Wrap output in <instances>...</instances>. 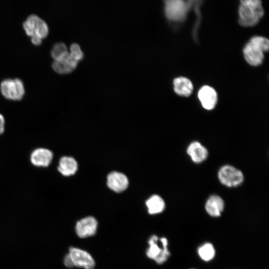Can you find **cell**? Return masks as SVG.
I'll return each instance as SVG.
<instances>
[{
    "mask_svg": "<svg viewBox=\"0 0 269 269\" xmlns=\"http://www.w3.org/2000/svg\"><path fill=\"white\" fill-rule=\"evenodd\" d=\"M264 14L262 1L260 0H241L239 8V23L245 27L256 25Z\"/></svg>",
    "mask_w": 269,
    "mask_h": 269,
    "instance_id": "cell-1",
    "label": "cell"
},
{
    "mask_svg": "<svg viewBox=\"0 0 269 269\" xmlns=\"http://www.w3.org/2000/svg\"><path fill=\"white\" fill-rule=\"evenodd\" d=\"M269 48L268 39L263 36L253 37L245 45L243 53L245 60L251 65H261L264 59L265 52Z\"/></svg>",
    "mask_w": 269,
    "mask_h": 269,
    "instance_id": "cell-2",
    "label": "cell"
},
{
    "mask_svg": "<svg viewBox=\"0 0 269 269\" xmlns=\"http://www.w3.org/2000/svg\"><path fill=\"white\" fill-rule=\"evenodd\" d=\"M160 239L161 245L158 243L159 238L152 235L148 241L149 247L146 250V256L154 260L157 264H161L165 262L170 256L167 249V240L165 238Z\"/></svg>",
    "mask_w": 269,
    "mask_h": 269,
    "instance_id": "cell-3",
    "label": "cell"
},
{
    "mask_svg": "<svg viewBox=\"0 0 269 269\" xmlns=\"http://www.w3.org/2000/svg\"><path fill=\"white\" fill-rule=\"evenodd\" d=\"M165 2V13L170 20L176 21L185 19L193 1L168 0Z\"/></svg>",
    "mask_w": 269,
    "mask_h": 269,
    "instance_id": "cell-4",
    "label": "cell"
},
{
    "mask_svg": "<svg viewBox=\"0 0 269 269\" xmlns=\"http://www.w3.org/2000/svg\"><path fill=\"white\" fill-rule=\"evenodd\" d=\"M0 91L6 98L12 100H19L24 94V87L19 78L5 79L0 83Z\"/></svg>",
    "mask_w": 269,
    "mask_h": 269,
    "instance_id": "cell-5",
    "label": "cell"
},
{
    "mask_svg": "<svg viewBox=\"0 0 269 269\" xmlns=\"http://www.w3.org/2000/svg\"><path fill=\"white\" fill-rule=\"evenodd\" d=\"M23 27L28 35L36 36L41 39L46 37L49 31L46 22L35 14L29 15L23 22Z\"/></svg>",
    "mask_w": 269,
    "mask_h": 269,
    "instance_id": "cell-6",
    "label": "cell"
},
{
    "mask_svg": "<svg viewBox=\"0 0 269 269\" xmlns=\"http://www.w3.org/2000/svg\"><path fill=\"white\" fill-rule=\"evenodd\" d=\"M218 178L222 184L228 187L237 186L244 180L242 172L231 165L222 167L219 171Z\"/></svg>",
    "mask_w": 269,
    "mask_h": 269,
    "instance_id": "cell-7",
    "label": "cell"
},
{
    "mask_svg": "<svg viewBox=\"0 0 269 269\" xmlns=\"http://www.w3.org/2000/svg\"><path fill=\"white\" fill-rule=\"evenodd\" d=\"M74 267L85 269H93L95 263L91 255L83 250L71 247L68 254Z\"/></svg>",
    "mask_w": 269,
    "mask_h": 269,
    "instance_id": "cell-8",
    "label": "cell"
},
{
    "mask_svg": "<svg viewBox=\"0 0 269 269\" xmlns=\"http://www.w3.org/2000/svg\"><path fill=\"white\" fill-rule=\"evenodd\" d=\"M97 227L96 219L92 216H88L77 222L75 231L78 236L85 238L94 236L97 232Z\"/></svg>",
    "mask_w": 269,
    "mask_h": 269,
    "instance_id": "cell-9",
    "label": "cell"
},
{
    "mask_svg": "<svg viewBox=\"0 0 269 269\" xmlns=\"http://www.w3.org/2000/svg\"><path fill=\"white\" fill-rule=\"evenodd\" d=\"M53 154L48 149L38 148L34 150L30 155L32 164L38 167H47L51 163Z\"/></svg>",
    "mask_w": 269,
    "mask_h": 269,
    "instance_id": "cell-10",
    "label": "cell"
},
{
    "mask_svg": "<svg viewBox=\"0 0 269 269\" xmlns=\"http://www.w3.org/2000/svg\"><path fill=\"white\" fill-rule=\"evenodd\" d=\"M78 60L70 52L63 58L54 60L52 66L53 69L58 73L63 74L72 71L77 66Z\"/></svg>",
    "mask_w": 269,
    "mask_h": 269,
    "instance_id": "cell-11",
    "label": "cell"
},
{
    "mask_svg": "<svg viewBox=\"0 0 269 269\" xmlns=\"http://www.w3.org/2000/svg\"><path fill=\"white\" fill-rule=\"evenodd\" d=\"M198 97L203 107L208 110H212L217 102L216 92L208 86H204L200 89Z\"/></svg>",
    "mask_w": 269,
    "mask_h": 269,
    "instance_id": "cell-12",
    "label": "cell"
},
{
    "mask_svg": "<svg viewBox=\"0 0 269 269\" xmlns=\"http://www.w3.org/2000/svg\"><path fill=\"white\" fill-rule=\"evenodd\" d=\"M129 181L122 173L112 171L107 177V185L109 188L116 192H121L127 189Z\"/></svg>",
    "mask_w": 269,
    "mask_h": 269,
    "instance_id": "cell-13",
    "label": "cell"
},
{
    "mask_svg": "<svg viewBox=\"0 0 269 269\" xmlns=\"http://www.w3.org/2000/svg\"><path fill=\"white\" fill-rule=\"evenodd\" d=\"M187 152L192 160L196 163L204 161L208 155L207 149L197 141L191 143L188 146Z\"/></svg>",
    "mask_w": 269,
    "mask_h": 269,
    "instance_id": "cell-14",
    "label": "cell"
},
{
    "mask_svg": "<svg viewBox=\"0 0 269 269\" xmlns=\"http://www.w3.org/2000/svg\"><path fill=\"white\" fill-rule=\"evenodd\" d=\"M173 85L175 92L181 96H189L193 89V85L190 80L183 77L174 79Z\"/></svg>",
    "mask_w": 269,
    "mask_h": 269,
    "instance_id": "cell-15",
    "label": "cell"
},
{
    "mask_svg": "<svg viewBox=\"0 0 269 269\" xmlns=\"http://www.w3.org/2000/svg\"><path fill=\"white\" fill-rule=\"evenodd\" d=\"M57 169L63 175L70 176L74 174L77 171L78 164L74 158L70 156H63L59 160Z\"/></svg>",
    "mask_w": 269,
    "mask_h": 269,
    "instance_id": "cell-16",
    "label": "cell"
},
{
    "mask_svg": "<svg viewBox=\"0 0 269 269\" xmlns=\"http://www.w3.org/2000/svg\"><path fill=\"white\" fill-rule=\"evenodd\" d=\"M224 208L223 199L217 195L211 196L207 201L205 209L208 213L212 216H220Z\"/></svg>",
    "mask_w": 269,
    "mask_h": 269,
    "instance_id": "cell-17",
    "label": "cell"
},
{
    "mask_svg": "<svg viewBox=\"0 0 269 269\" xmlns=\"http://www.w3.org/2000/svg\"><path fill=\"white\" fill-rule=\"evenodd\" d=\"M148 212L150 214H156L162 212L165 208V203L157 195L151 196L146 201Z\"/></svg>",
    "mask_w": 269,
    "mask_h": 269,
    "instance_id": "cell-18",
    "label": "cell"
},
{
    "mask_svg": "<svg viewBox=\"0 0 269 269\" xmlns=\"http://www.w3.org/2000/svg\"><path fill=\"white\" fill-rule=\"evenodd\" d=\"M198 254L200 258L205 261L212 260L215 256V250L210 243H206L198 249Z\"/></svg>",
    "mask_w": 269,
    "mask_h": 269,
    "instance_id": "cell-19",
    "label": "cell"
},
{
    "mask_svg": "<svg viewBox=\"0 0 269 269\" xmlns=\"http://www.w3.org/2000/svg\"><path fill=\"white\" fill-rule=\"evenodd\" d=\"M68 52L66 45L62 42L55 43L51 50V56L54 60L63 58Z\"/></svg>",
    "mask_w": 269,
    "mask_h": 269,
    "instance_id": "cell-20",
    "label": "cell"
},
{
    "mask_svg": "<svg viewBox=\"0 0 269 269\" xmlns=\"http://www.w3.org/2000/svg\"><path fill=\"white\" fill-rule=\"evenodd\" d=\"M70 53L76 58L78 61L83 57V53L80 46L77 43H72L70 48Z\"/></svg>",
    "mask_w": 269,
    "mask_h": 269,
    "instance_id": "cell-21",
    "label": "cell"
},
{
    "mask_svg": "<svg viewBox=\"0 0 269 269\" xmlns=\"http://www.w3.org/2000/svg\"><path fill=\"white\" fill-rule=\"evenodd\" d=\"M64 264L66 267L70 268L74 267L72 261L68 254H67L64 258Z\"/></svg>",
    "mask_w": 269,
    "mask_h": 269,
    "instance_id": "cell-22",
    "label": "cell"
},
{
    "mask_svg": "<svg viewBox=\"0 0 269 269\" xmlns=\"http://www.w3.org/2000/svg\"><path fill=\"white\" fill-rule=\"evenodd\" d=\"M5 120L3 116L0 114V135L4 131Z\"/></svg>",
    "mask_w": 269,
    "mask_h": 269,
    "instance_id": "cell-23",
    "label": "cell"
},
{
    "mask_svg": "<svg viewBox=\"0 0 269 269\" xmlns=\"http://www.w3.org/2000/svg\"><path fill=\"white\" fill-rule=\"evenodd\" d=\"M31 41L36 45L40 44L42 42V39L36 36H31Z\"/></svg>",
    "mask_w": 269,
    "mask_h": 269,
    "instance_id": "cell-24",
    "label": "cell"
},
{
    "mask_svg": "<svg viewBox=\"0 0 269 269\" xmlns=\"http://www.w3.org/2000/svg\"></svg>",
    "mask_w": 269,
    "mask_h": 269,
    "instance_id": "cell-25",
    "label": "cell"
}]
</instances>
